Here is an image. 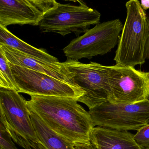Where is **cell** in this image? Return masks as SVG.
<instances>
[{
    "mask_svg": "<svg viewBox=\"0 0 149 149\" xmlns=\"http://www.w3.org/2000/svg\"><path fill=\"white\" fill-rule=\"evenodd\" d=\"M0 149H19L5 126L0 123Z\"/></svg>",
    "mask_w": 149,
    "mask_h": 149,
    "instance_id": "cell-17",
    "label": "cell"
},
{
    "mask_svg": "<svg viewBox=\"0 0 149 149\" xmlns=\"http://www.w3.org/2000/svg\"><path fill=\"white\" fill-rule=\"evenodd\" d=\"M134 139L138 144L143 149L149 148V124L137 130Z\"/></svg>",
    "mask_w": 149,
    "mask_h": 149,
    "instance_id": "cell-16",
    "label": "cell"
},
{
    "mask_svg": "<svg viewBox=\"0 0 149 149\" xmlns=\"http://www.w3.org/2000/svg\"><path fill=\"white\" fill-rule=\"evenodd\" d=\"M95 126L122 131L137 130L149 123V100L132 104L109 101L89 109Z\"/></svg>",
    "mask_w": 149,
    "mask_h": 149,
    "instance_id": "cell-7",
    "label": "cell"
},
{
    "mask_svg": "<svg viewBox=\"0 0 149 149\" xmlns=\"http://www.w3.org/2000/svg\"><path fill=\"white\" fill-rule=\"evenodd\" d=\"M123 27L119 19L100 23L72 40L64 48L63 53L67 59L78 61L104 55L118 44Z\"/></svg>",
    "mask_w": 149,
    "mask_h": 149,
    "instance_id": "cell-6",
    "label": "cell"
},
{
    "mask_svg": "<svg viewBox=\"0 0 149 149\" xmlns=\"http://www.w3.org/2000/svg\"><path fill=\"white\" fill-rule=\"evenodd\" d=\"M58 3L55 0H0V26H39Z\"/></svg>",
    "mask_w": 149,
    "mask_h": 149,
    "instance_id": "cell-10",
    "label": "cell"
},
{
    "mask_svg": "<svg viewBox=\"0 0 149 149\" xmlns=\"http://www.w3.org/2000/svg\"><path fill=\"white\" fill-rule=\"evenodd\" d=\"M29 111L40 141L31 145L30 149H95L91 143H73L61 137L49 129L36 114Z\"/></svg>",
    "mask_w": 149,
    "mask_h": 149,
    "instance_id": "cell-12",
    "label": "cell"
},
{
    "mask_svg": "<svg viewBox=\"0 0 149 149\" xmlns=\"http://www.w3.org/2000/svg\"><path fill=\"white\" fill-rule=\"evenodd\" d=\"M0 48L4 51L8 61L10 63L44 73L68 83L66 77L61 72V68L58 63H50L42 61L26 55L7 45L0 44Z\"/></svg>",
    "mask_w": 149,
    "mask_h": 149,
    "instance_id": "cell-13",
    "label": "cell"
},
{
    "mask_svg": "<svg viewBox=\"0 0 149 149\" xmlns=\"http://www.w3.org/2000/svg\"><path fill=\"white\" fill-rule=\"evenodd\" d=\"M79 6L58 3L46 14L39 27L42 32L57 33L63 36L74 33L79 36L85 33L92 25L100 23L101 15L89 7L81 1Z\"/></svg>",
    "mask_w": 149,
    "mask_h": 149,
    "instance_id": "cell-5",
    "label": "cell"
},
{
    "mask_svg": "<svg viewBox=\"0 0 149 149\" xmlns=\"http://www.w3.org/2000/svg\"><path fill=\"white\" fill-rule=\"evenodd\" d=\"M27 104L29 109L60 136L73 143H91L90 134L95 126L88 111L75 98L34 95Z\"/></svg>",
    "mask_w": 149,
    "mask_h": 149,
    "instance_id": "cell-1",
    "label": "cell"
},
{
    "mask_svg": "<svg viewBox=\"0 0 149 149\" xmlns=\"http://www.w3.org/2000/svg\"><path fill=\"white\" fill-rule=\"evenodd\" d=\"M8 62L18 93H25L31 96L66 97L77 100L84 94L80 88L44 73L16 66Z\"/></svg>",
    "mask_w": 149,
    "mask_h": 149,
    "instance_id": "cell-9",
    "label": "cell"
},
{
    "mask_svg": "<svg viewBox=\"0 0 149 149\" xmlns=\"http://www.w3.org/2000/svg\"><path fill=\"white\" fill-rule=\"evenodd\" d=\"M0 44L7 45L26 55L42 61L50 63L59 62L57 58L49 54L46 50L36 48L28 44L2 26H0Z\"/></svg>",
    "mask_w": 149,
    "mask_h": 149,
    "instance_id": "cell-14",
    "label": "cell"
},
{
    "mask_svg": "<svg viewBox=\"0 0 149 149\" xmlns=\"http://www.w3.org/2000/svg\"><path fill=\"white\" fill-rule=\"evenodd\" d=\"M127 131L96 126L90 134V142L95 149H143Z\"/></svg>",
    "mask_w": 149,
    "mask_h": 149,
    "instance_id": "cell-11",
    "label": "cell"
},
{
    "mask_svg": "<svg viewBox=\"0 0 149 149\" xmlns=\"http://www.w3.org/2000/svg\"><path fill=\"white\" fill-rule=\"evenodd\" d=\"M58 63L67 82L84 92L77 102L84 104L90 109L109 101L110 89L107 78L108 66L94 62L82 63L69 59Z\"/></svg>",
    "mask_w": 149,
    "mask_h": 149,
    "instance_id": "cell-3",
    "label": "cell"
},
{
    "mask_svg": "<svg viewBox=\"0 0 149 149\" xmlns=\"http://www.w3.org/2000/svg\"><path fill=\"white\" fill-rule=\"evenodd\" d=\"M140 5L145 11L149 9V0H141Z\"/></svg>",
    "mask_w": 149,
    "mask_h": 149,
    "instance_id": "cell-18",
    "label": "cell"
},
{
    "mask_svg": "<svg viewBox=\"0 0 149 149\" xmlns=\"http://www.w3.org/2000/svg\"><path fill=\"white\" fill-rule=\"evenodd\" d=\"M125 7L126 19L114 60L117 66L135 68L146 62L149 36L148 17L138 0L127 1Z\"/></svg>",
    "mask_w": 149,
    "mask_h": 149,
    "instance_id": "cell-2",
    "label": "cell"
},
{
    "mask_svg": "<svg viewBox=\"0 0 149 149\" xmlns=\"http://www.w3.org/2000/svg\"><path fill=\"white\" fill-rule=\"evenodd\" d=\"M1 123L6 129L13 141L25 149L38 143L30 115L27 101L17 91L0 89Z\"/></svg>",
    "mask_w": 149,
    "mask_h": 149,
    "instance_id": "cell-4",
    "label": "cell"
},
{
    "mask_svg": "<svg viewBox=\"0 0 149 149\" xmlns=\"http://www.w3.org/2000/svg\"><path fill=\"white\" fill-rule=\"evenodd\" d=\"M148 22L149 26V16L148 17ZM146 59L149 60V36L147 44H146Z\"/></svg>",
    "mask_w": 149,
    "mask_h": 149,
    "instance_id": "cell-19",
    "label": "cell"
},
{
    "mask_svg": "<svg viewBox=\"0 0 149 149\" xmlns=\"http://www.w3.org/2000/svg\"><path fill=\"white\" fill-rule=\"evenodd\" d=\"M108 68L109 102L128 104L149 100V72L116 65Z\"/></svg>",
    "mask_w": 149,
    "mask_h": 149,
    "instance_id": "cell-8",
    "label": "cell"
},
{
    "mask_svg": "<svg viewBox=\"0 0 149 149\" xmlns=\"http://www.w3.org/2000/svg\"><path fill=\"white\" fill-rule=\"evenodd\" d=\"M0 88L17 91L14 78L7 59L2 49L0 48Z\"/></svg>",
    "mask_w": 149,
    "mask_h": 149,
    "instance_id": "cell-15",
    "label": "cell"
}]
</instances>
